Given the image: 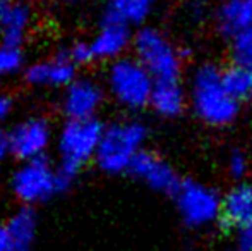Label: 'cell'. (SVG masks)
Listing matches in <instances>:
<instances>
[{
    "label": "cell",
    "instance_id": "cell-1",
    "mask_svg": "<svg viewBox=\"0 0 252 251\" xmlns=\"http://www.w3.org/2000/svg\"><path fill=\"white\" fill-rule=\"evenodd\" d=\"M105 129L94 119H69L59 138V172L67 182L77 176L91 157H96Z\"/></svg>",
    "mask_w": 252,
    "mask_h": 251
},
{
    "label": "cell",
    "instance_id": "cell-2",
    "mask_svg": "<svg viewBox=\"0 0 252 251\" xmlns=\"http://www.w3.org/2000/svg\"><path fill=\"white\" fill-rule=\"evenodd\" d=\"M146 131L137 122L115 124L105 129L98 148L96 160L106 172H120L130 169Z\"/></svg>",
    "mask_w": 252,
    "mask_h": 251
},
{
    "label": "cell",
    "instance_id": "cell-3",
    "mask_svg": "<svg viewBox=\"0 0 252 251\" xmlns=\"http://www.w3.org/2000/svg\"><path fill=\"white\" fill-rule=\"evenodd\" d=\"M194 100L199 115L209 124H226L237 114V100L226 91L221 74L213 67L197 72Z\"/></svg>",
    "mask_w": 252,
    "mask_h": 251
},
{
    "label": "cell",
    "instance_id": "cell-4",
    "mask_svg": "<svg viewBox=\"0 0 252 251\" xmlns=\"http://www.w3.org/2000/svg\"><path fill=\"white\" fill-rule=\"evenodd\" d=\"M69 182L62 178L59 169H53L43 157L24 162L14 174L12 189L24 203H40L62 191Z\"/></svg>",
    "mask_w": 252,
    "mask_h": 251
},
{
    "label": "cell",
    "instance_id": "cell-5",
    "mask_svg": "<svg viewBox=\"0 0 252 251\" xmlns=\"http://www.w3.org/2000/svg\"><path fill=\"white\" fill-rule=\"evenodd\" d=\"M153 88L151 74L139 62L119 61L110 69V90L127 107H144L151 102Z\"/></svg>",
    "mask_w": 252,
    "mask_h": 251
},
{
    "label": "cell",
    "instance_id": "cell-6",
    "mask_svg": "<svg viewBox=\"0 0 252 251\" xmlns=\"http://www.w3.org/2000/svg\"><path fill=\"white\" fill-rule=\"evenodd\" d=\"M139 64L156 77V81H175L179 74V59L173 48L156 31L144 30L136 38Z\"/></svg>",
    "mask_w": 252,
    "mask_h": 251
},
{
    "label": "cell",
    "instance_id": "cell-7",
    "mask_svg": "<svg viewBox=\"0 0 252 251\" xmlns=\"http://www.w3.org/2000/svg\"><path fill=\"white\" fill-rule=\"evenodd\" d=\"M10 153L24 162L41 158L50 143V127L41 119H30L9 134Z\"/></svg>",
    "mask_w": 252,
    "mask_h": 251
},
{
    "label": "cell",
    "instance_id": "cell-8",
    "mask_svg": "<svg viewBox=\"0 0 252 251\" xmlns=\"http://www.w3.org/2000/svg\"><path fill=\"white\" fill-rule=\"evenodd\" d=\"M101 104V90L90 79H74L63 95V110L69 119H94Z\"/></svg>",
    "mask_w": 252,
    "mask_h": 251
},
{
    "label": "cell",
    "instance_id": "cell-9",
    "mask_svg": "<svg viewBox=\"0 0 252 251\" xmlns=\"http://www.w3.org/2000/svg\"><path fill=\"white\" fill-rule=\"evenodd\" d=\"M76 64L69 54L59 55L52 61L38 62L28 69V81L36 86H69L74 81Z\"/></svg>",
    "mask_w": 252,
    "mask_h": 251
},
{
    "label": "cell",
    "instance_id": "cell-10",
    "mask_svg": "<svg viewBox=\"0 0 252 251\" xmlns=\"http://www.w3.org/2000/svg\"><path fill=\"white\" fill-rule=\"evenodd\" d=\"M179 201L186 218L190 224H201L213 218L218 212V203L213 193L196 184H184L179 189Z\"/></svg>",
    "mask_w": 252,
    "mask_h": 251
},
{
    "label": "cell",
    "instance_id": "cell-11",
    "mask_svg": "<svg viewBox=\"0 0 252 251\" xmlns=\"http://www.w3.org/2000/svg\"><path fill=\"white\" fill-rule=\"evenodd\" d=\"M30 19L31 12L28 5L14 0H0V35L3 45L19 48L30 26Z\"/></svg>",
    "mask_w": 252,
    "mask_h": 251
},
{
    "label": "cell",
    "instance_id": "cell-12",
    "mask_svg": "<svg viewBox=\"0 0 252 251\" xmlns=\"http://www.w3.org/2000/svg\"><path fill=\"white\" fill-rule=\"evenodd\" d=\"M130 171L139 178H143L148 184L156 189L173 191V193L180 189L179 182H177V176L172 172V169L151 153L139 151L130 165Z\"/></svg>",
    "mask_w": 252,
    "mask_h": 251
},
{
    "label": "cell",
    "instance_id": "cell-13",
    "mask_svg": "<svg viewBox=\"0 0 252 251\" xmlns=\"http://www.w3.org/2000/svg\"><path fill=\"white\" fill-rule=\"evenodd\" d=\"M127 41H129L127 24L105 19V24H103L100 33L93 38L90 45L94 59H112L117 57L126 48Z\"/></svg>",
    "mask_w": 252,
    "mask_h": 251
},
{
    "label": "cell",
    "instance_id": "cell-14",
    "mask_svg": "<svg viewBox=\"0 0 252 251\" xmlns=\"http://www.w3.org/2000/svg\"><path fill=\"white\" fill-rule=\"evenodd\" d=\"M221 222L226 227H251L252 225V188L242 186L226 196L221 208Z\"/></svg>",
    "mask_w": 252,
    "mask_h": 251
},
{
    "label": "cell",
    "instance_id": "cell-15",
    "mask_svg": "<svg viewBox=\"0 0 252 251\" xmlns=\"http://www.w3.org/2000/svg\"><path fill=\"white\" fill-rule=\"evenodd\" d=\"M252 24V0H230L220 12V26L225 33H240Z\"/></svg>",
    "mask_w": 252,
    "mask_h": 251
},
{
    "label": "cell",
    "instance_id": "cell-16",
    "mask_svg": "<svg viewBox=\"0 0 252 251\" xmlns=\"http://www.w3.org/2000/svg\"><path fill=\"white\" fill-rule=\"evenodd\" d=\"M7 231H9L10 241H12L10 250L30 251L34 234H36V215H34V212L30 208H23L17 214H14L7 224Z\"/></svg>",
    "mask_w": 252,
    "mask_h": 251
},
{
    "label": "cell",
    "instance_id": "cell-17",
    "mask_svg": "<svg viewBox=\"0 0 252 251\" xmlns=\"http://www.w3.org/2000/svg\"><path fill=\"white\" fill-rule=\"evenodd\" d=\"M151 104L163 115L179 114L182 108V93L175 81H156L153 88Z\"/></svg>",
    "mask_w": 252,
    "mask_h": 251
},
{
    "label": "cell",
    "instance_id": "cell-18",
    "mask_svg": "<svg viewBox=\"0 0 252 251\" xmlns=\"http://www.w3.org/2000/svg\"><path fill=\"white\" fill-rule=\"evenodd\" d=\"M150 10L148 0H108L106 19L129 24L141 21Z\"/></svg>",
    "mask_w": 252,
    "mask_h": 251
},
{
    "label": "cell",
    "instance_id": "cell-19",
    "mask_svg": "<svg viewBox=\"0 0 252 251\" xmlns=\"http://www.w3.org/2000/svg\"><path fill=\"white\" fill-rule=\"evenodd\" d=\"M221 77L226 91L235 100H249V98H252V67L235 64L233 67L226 69L221 74Z\"/></svg>",
    "mask_w": 252,
    "mask_h": 251
},
{
    "label": "cell",
    "instance_id": "cell-20",
    "mask_svg": "<svg viewBox=\"0 0 252 251\" xmlns=\"http://www.w3.org/2000/svg\"><path fill=\"white\" fill-rule=\"evenodd\" d=\"M23 66V54L17 47H0V77L16 74Z\"/></svg>",
    "mask_w": 252,
    "mask_h": 251
},
{
    "label": "cell",
    "instance_id": "cell-21",
    "mask_svg": "<svg viewBox=\"0 0 252 251\" xmlns=\"http://www.w3.org/2000/svg\"><path fill=\"white\" fill-rule=\"evenodd\" d=\"M233 55H235V62L239 66L252 67V28L237 36Z\"/></svg>",
    "mask_w": 252,
    "mask_h": 251
},
{
    "label": "cell",
    "instance_id": "cell-22",
    "mask_svg": "<svg viewBox=\"0 0 252 251\" xmlns=\"http://www.w3.org/2000/svg\"><path fill=\"white\" fill-rule=\"evenodd\" d=\"M69 57L70 61L74 64H86L90 61H93L94 55H93V50H91V45L90 43H77L72 47V50L69 52Z\"/></svg>",
    "mask_w": 252,
    "mask_h": 251
},
{
    "label": "cell",
    "instance_id": "cell-23",
    "mask_svg": "<svg viewBox=\"0 0 252 251\" xmlns=\"http://www.w3.org/2000/svg\"><path fill=\"white\" fill-rule=\"evenodd\" d=\"M12 248V241H10V234L7 231V225H0V251H10Z\"/></svg>",
    "mask_w": 252,
    "mask_h": 251
},
{
    "label": "cell",
    "instance_id": "cell-24",
    "mask_svg": "<svg viewBox=\"0 0 252 251\" xmlns=\"http://www.w3.org/2000/svg\"><path fill=\"white\" fill-rule=\"evenodd\" d=\"M230 169H232V172L235 176H242L244 172H246V162H244L242 157H233L232 162H230Z\"/></svg>",
    "mask_w": 252,
    "mask_h": 251
},
{
    "label": "cell",
    "instance_id": "cell-25",
    "mask_svg": "<svg viewBox=\"0 0 252 251\" xmlns=\"http://www.w3.org/2000/svg\"><path fill=\"white\" fill-rule=\"evenodd\" d=\"M10 107H12V104H10L9 98L0 97V124L7 119V115H9V112H10Z\"/></svg>",
    "mask_w": 252,
    "mask_h": 251
},
{
    "label": "cell",
    "instance_id": "cell-26",
    "mask_svg": "<svg viewBox=\"0 0 252 251\" xmlns=\"http://www.w3.org/2000/svg\"><path fill=\"white\" fill-rule=\"evenodd\" d=\"M10 151V143H9V136L0 133V162L7 157V153Z\"/></svg>",
    "mask_w": 252,
    "mask_h": 251
},
{
    "label": "cell",
    "instance_id": "cell-27",
    "mask_svg": "<svg viewBox=\"0 0 252 251\" xmlns=\"http://www.w3.org/2000/svg\"><path fill=\"white\" fill-rule=\"evenodd\" d=\"M10 251H28V250H10Z\"/></svg>",
    "mask_w": 252,
    "mask_h": 251
},
{
    "label": "cell",
    "instance_id": "cell-28",
    "mask_svg": "<svg viewBox=\"0 0 252 251\" xmlns=\"http://www.w3.org/2000/svg\"><path fill=\"white\" fill-rule=\"evenodd\" d=\"M148 2H150V3H151V2H153V0H148Z\"/></svg>",
    "mask_w": 252,
    "mask_h": 251
}]
</instances>
